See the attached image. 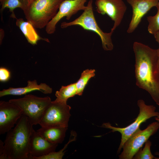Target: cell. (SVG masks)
<instances>
[{"instance_id": "1", "label": "cell", "mask_w": 159, "mask_h": 159, "mask_svg": "<svg viewBox=\"0 0 159 159\" xmlns=\"http://www.w3.org/2000/svg\"><path fill=\"white\" fill-rule=\"evenodd\" d=\"M133 49L136 85L147 91L159 105V70L157 49L138 42H134Z\"/></svg>"}, {"instance_id": "2", "label": "cell", "mask_w": 159, "mask_h": 159, "mask_svg": "<svg viewBox=\"0 0 159 159\" xmlns=\"http://www.w3.org/2000/svg\"><path fill=\"white\" fill-rule=\"evenodd\" d=\"M33 125L22 115L15 127L7 132L0 159H29V145Z\"/></svg>"}, {"instance_id": "3", "label": "cell", "mask_w": 159, "mask_h": 159, "mask_svg": "<svg viewBox=\"0 0 159 159\" xmlns=\"http://www.w3.org/2000/svg\"><path fill=\"white\" fill-rule=\"evenodd\" d=\"M64 0H33L24 11L26 18L34 27L43 28L55 16Z\"/></svg>"}, {"instance_id": "4", "label": "cell", "mask_w": 159, "mask_h": 159, "mask_svg": "<svg viewBox=\"0 0 159 159\" xmlns=\"http://www.w3.org/2000/svg\"><path fill=\"white\" fill-rule=\"evenodd\" d=\"M92 2L93 0H89L87 8L79 17L72 21L62 22L61 27L65 28L69 26L77 25L85 30L95 32L100 37L103 49L105 51H111L113 48L111 36L114 31L104 32L99 26L94 16Z\"/></svg>"}, {"instance_id": "5", "label": "cell", "mask_w": 159, "mask_h": 159, "mask_svg": "<svg viewBox=\"0 0 159 159\" xmlns=\"http://www.w3.org/2000/svg\"><path fill=\"white\" fill-rule=\"evenodd\" d=\"M9 101L22 110L23 115L33 125L39 124L45 110L52 102L49 97H40L31 94L26 95L21 98L11 99Z\"/></svg>"}, {"instance_id": "6", "label": "cell", "mask_w": 159, "mask_h": 159, "mask_svg": "<svg viewBox=\"0 0 159 159\" xmlns=\"http://www.w3.org/2000/svg\"><path fill=\"white\" fill-rule=\"evenodd\" d=\"M137 105L139 108V113L134 121L124 127H116L112 126L109 122L103 123L101 127L112 130L111 132L117 131L121 135V141L117 153L120 152L126 141L134 133L140 129V125L147 120L154 116L159 115V112L155 111V107L153 105H146L142 100H138Z\"/></svg>"}, {"instance_id": "7", "label": "cell", "mask_w": 159, "mask_h": 159, "mask_svg": "<svg viewBox=\"0 0 159 159\" xmlns=\"http://www.w3.org/2000/svg\"><path fill=\"white\" fill-rule=\"evenodd\" d=\"M71 107L67 102L52 101L44 111L39 124L42 127L61 126L68 127Z\"/></svg>"}, {"instance_id": "8", "label": "cell", "mask_w": 159, "mask_h": 159, "mask_svg": "<svg viewBox=\"0 0 159 159\" xmlns=\"http://www.w3.org/2000/svg\"><path fill=\"white\" fill-rule=\"evenodd\" d=\"M159 128V122H154L145 129H140L134 133L125 142L122 148L123 151L119 156L120 159H132L136 153Z\"/></svg>"}, {"instance_id": "9", "label": "cell", "mask_w": 159, "mask_h": 159, "mask_svg": "<svg viewBox=\"0 0 159 159\" xmlns=\"http://www.w3.org/2000/svg\"><path fill=\"white\" fill-rule=\"evenodd\" d=\"M96 11L107 14L114 22L111 30L114 31L120 24L127 9L122 0H95Z\"/></svg>"}, {"instance_id": "10", "label": "cell", "mask_w": 159, "mask_h": 159, "mask_svg": "<svg viewBox=\"0 0 159 159\" xmlns=\"http://www.w3.org/2000/svg\"><path fill=\"white\" fill-rule=\"evenodd\" d=\"M87 0H64L61 3L59 10L55 16L46 26L45 30L49 34H53L56 30V25L65 16L69 20L79 11H84L87 8L85 5Z\"/></svg>"}, {"instance_id": "11", "label": "cell", "mask_w": 159, "mask_h": 159, "mask_svg": "<svg viewBox=\"0 0 159 159\" xmlns=\"http://www.w3.org/2000/svg\"><path fill=\"white\" fill-rule=\"evenodd\" d=\"M23 115V111L9 101H0V134L7 132L16 124Z\"/></svg>"}, {"instance_id": "12", "label": "cell", "mask_w": 159, "mask_h": 159, "mask_svg": "<svg viewBox=\"0 0 159 159\" xmlns=\"http://www.w3.org/2000/svg\"><path fill=\"white\" fill-rule=\"evenodd\" d=\"M58 145L49 142L33 129L29 141V153L31 159H37L55 151Z\"/></svg>"}, {"instance_id": "13", "label": "cell", "mask_w": 159, "mask_h": 159, "mask_svg": "<svg viewBox=\"0 0 159 159\" xmlns=\"http://www.w3.org/2000/svg\"><path fill=\"white\" fill-rule=\"evenodd\" d=\"M159 0H127L132 8V15L127 30L133 32L141 21L143 17L153 7L156 6Z\"/></svg>"}, {"instance_id": "14", "label": "cell", "mask_w": 159, "mask_h": 159, "mask_svg": "<svg viewBox=\"0 0 159 159\" xmlns=\"http://www.w3.org/2000/svg\"><path fill=\"white\" fill-rule=\"evenodd\" d=\"M27 83V85L24 87H10L3 89L0 91V97L9 95H20L35 90L39 91L44 94H51L52 92V88L49 86L44 83L38 85L36 80H29Z\"/></svg>"}, {"instance_id": "15", "label": "cell", "mask_w": 159, "mask_h": 159, "mask_svg": "<svg viewBox=\"0 0 159 159\" xmlns=\"http://www.w3.org/2000/svg\"><path fill=\"white\" fill-rule=\"evenodd\" d=\"M68 127L52 126L41 127L37 131L49 142L55 144L63 142Z\"/></svg>"}, {"instance_id": "16", "label": "cell", "mask_w": 159, "mask_h": 159, "mask_svg": "<svg viewBox=\"0 0 159 159\" xmlns=\"http://www.w3.org/2000/svg\"><path fill=\"white\" fill-rule=\"evenodd\" d=\"M16 24L26 38L28 42L32 45L37 44L38 41L42 40L49 42L47 39L40 37L35 30L34 26L30 22L24 21L22 18L16 19Z\"/></svg>"}, {"instance_id": "17", "label": "cell", "mask_w": 159, "mask_h": 159, "mask_svg": "<svg viewBox=\"0 0 159 159\" xmlns=\"http://www.w3.org/2000/svg\"><path fill=\"white\" fill-rule=\"evenodd\" d=\"M0 2L1 6V13L5 8H8L11 13V16L16 19L14 10L19 8L24 11L27 8L30 3L29 0H0Z\"/></svg>"}, {"instance_id": "18", "label": "cell", "mask_w": 159, "mask_h": 159, "mask_svg": "<svg viewBox=\"0 0 159 159\" xmlns=\"http://www.w3.org/2000/svg\"><path fill=\"white\" fill-rule=\"evenodd\" d=\"M77 94L76 82L67 86H62L59 90L55 93L57 97L55 101L67 102L69 98Z\"/></svg>"}, {"instance_id": "19", "label": "cell", "mask_w": 159, "mask_h": 159, "mask_svg": "<svg viewBox=\"0 0 159 159\" xmlns=\"http://www.w3.org/2000/svg\"><path fill=\"white\" fill-rule=\"evenodd\" d=\"M95 70L94 69H87L82 73L81 76L76 82L77 90V95H82L86 85L91 78L95 75Z\"/></svg>"}, {"instance_id": "20", "label": "cell", "mask_w": 159, "mask_h": 159, "mask_svg": "<svg viewBox=\"0 0 159 159\" xmlns=\"http://www.w3.org/2000/svg\"><path fill=\"white\" fill-rule=\"evenodd\" d=\"M156 7L157 9L156 14L147 17L148 22V31L150 34L154 35L159 31V2Z\"/></svg>"}, {"instance_id": "21", "label": "cell", "mask_w": 159, "mask_h": 159, "mask_svg": "<svg viewBox=\"0 0 159 159\" xmlns=\"http://www.w3.org/2000/svg\"><path fill=\"white\" fill-rule=\"evenodd\" d=\"M151 142L148 140L145 143L143 149L141 148L136 153L133 158L134 159H152L155 157L152 154L150 150Z\"/></svg>"}, {"instance_id": "22", "label": "cell", "mask_w": 159, "mask_h": 159, "mask_svg": "<svg viewBox=\"0 0 159 159\" xmlns=\"http://www.w3.org/2000/svg\"><path fill=\"white\" fill-rule=\"evenodd\" d=\"M69 139L68 143L65 145L63 148L59 151L56 152L55 151L53 152L50 153L45 155L44 156L39 157L37 159H62L64 155L66 148L67 147L69 143H70L72 141L75 140L76 138L75 135L72 137V138H71Z\"/></svg>"}, {"instance_id": "23", "label": "cell", "mask_w": 159, "mask_h": 159, "mask_svg": "<svg viewBox=\"0 0 159 159\" xmlns=\"http://www.w3.org/2000/svg\"><path fill=\"white\" fill-rule=\"evenodd\" d=\"M11 77L9 71L6 68L1 67L0 68V81L5 82L8 81Z\"/></svg>"}, {"instance_id": "24", "label": "cell", "mask_w": 159, "mask_h": 159, "mask_svg": "<svg viewBox=\"0 0 159 159\" xmlns=\"http://www.w3.org/2000/svg\"><path fill=\"white\" fill-rule=\"evenodd\" d=\"M154 36L156 41L158 43L159 46V31L155 34ZM157 51L158 56V67L159 70V47L158 49H157Z\"/></svg>"}, {"instance_id": "25", "label": "cell", "mask_w": 159, "mask_h": 159, "mask_svg": "<svg viewBox=\"0 0 159 159\" xmlns=\"http://www.w3.org/2000/svg\"><path fill=\"white\" fill-rule=\"evenodd\" d=\"M4 143L1 140H0V155H1L3 150Z\"/></svg>"}, {"instance_id": "26", "label": "cell", "mask_w": 159, "mask_h": 159, "mask_svg": "<svg viewBox=\"0 0 159 159\" xmlns=\"http://www.w3.org/2000/svg\"><path fill=\"white\" fill-rule=\"evenodd\" d=\"M155 120L158 122H159V115L155 117Z\"/></svg>"}, {"instance_id": "27", "label": "cell", "mask_w": 159, "mask_h": 159, "mask_svg": "<svg viewBox=\"0 0 159 159\" xmlns=\"http://www.w3.org/2000/svg\"><path fill=\"white\" fill-rule=\"evenodd\" d=\"M155 154L156 155H158L159 156V152H156V153H155ZM155 159H159V157H158V158H157L155 157Z\"/></svg>"}, {"instance_id": "28", "label": "cell", "mask_w": 159, "mask_h": 159, "mask_svg": "<svg viewBox=\"0 0 159 159\" xmlns=\"http://www.w3.org/2000/svg\"><path fill=\"white\" fill-rule=\"evenodd\" d=\"M29 0V1L30 2L31 1H33V0Z\"/></svg>"}]
</instances>
